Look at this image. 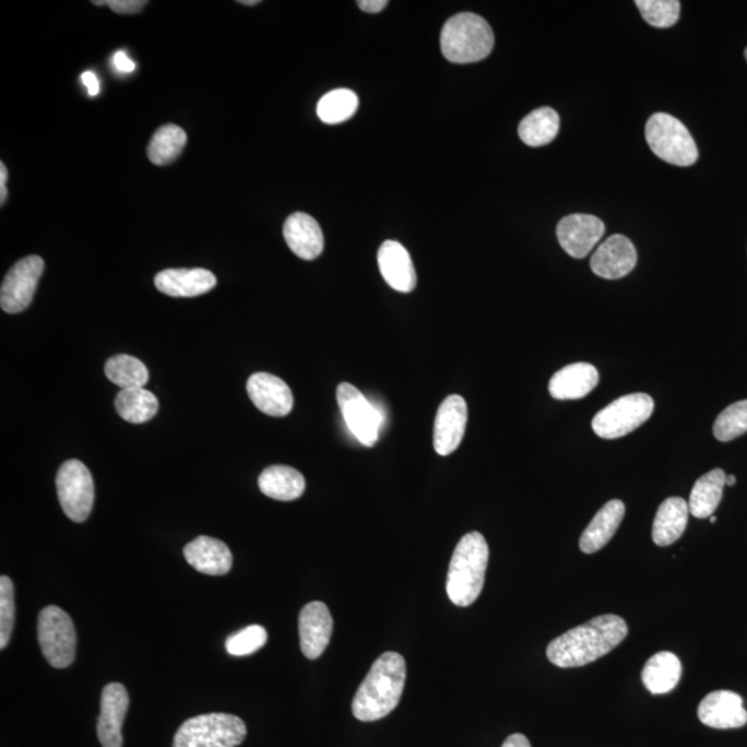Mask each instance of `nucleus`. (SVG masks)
Returning a JSON list of instances; mask_svg holds the SVG:
<instances>
[{
    "label": "nucleus",
    "instance_id": "9d476101",
    "mask_svg": "<svg viewBox=\"0 0 747 747\" xmlns=\"http://www.w3.org/2000/svg\"><path fill=\"white\" fill-rule=\"evenodd\" d=\"M336 402L351 432L366 448H372L383 424L380 410L368 402L359 389L347 382H342L336 388Z\"/></svg>",
    "mask_w": 747,
    "mask_h": 747
},
{
    "label": "nucleus",
    "instance_id": "1a4fd4ad",
    "mask_svg": "<svg viewBox=\"0 0 747 747\" xmlns=\"http://www.w3.org/2000/svg\"><path fill=\"white\" fill-rule=\"evenodd\" d=\"M56 486L66 515L71 521L85 522L95 502V482L90 469L80 460L66 461L57 474Z\"/></svg>",
    "mask_w": 747,
    "mask_h": 747
},
{
    "label": "nucleus",
    "instance_id": "a18cd8bd",
    "mask_svg": "<svg viewBox=\"0 0 747 747\" xmlns=\"http://www.w3.org/2000/svg\"><path fill=\"white\" fill-rule=\"evenodd\" d=\"M241 4H247V7H253V4H258L259 0H240Z\"/></svg>",
    "mask_w": 747,
    "mask_h": 747
},
{
    "label": "nucleus",
    "instance_id": "9b49d317",
    "mask_svg": "<svg viewBox=\"0 0 747 747\" xmlns=\"http://www.w3.org/2000/svg\"><path fill=\"white\" fill-rule=\"evenodd\" d=\"M45 262L38 256L21 259L9 270L0 288V306L7 313H20L33 303Z\"/></svg>",
    "mask_w": 747,
    "mask_h": 747
},
{
    "label": "nucleus",
    "instance_id": "f3484780",
    "mask_svg": "<svg viewBox=\"0 0 747 747\" xmlns=\"http://www.w3.org/2000/svg\"><path fill=\"white\" fill-rule=\"evenodd\" d=\"M129 708V695L122 684L106 685L102 693V713L97 736L103 747H122V725Z\"/></svg>",
    "mask_w": 747,
    "mask_h": 747
},
{
    "label": "nucleus",
    "instance_id": "a878e982",
    "mask_svg": "<svg viewBox=\"0 0 747 747\" xmlns=\"http://www.w3.org/2000/svg\"><path fill=\"white\" fill-rule=\"evenodd\" d=\"M264 496L278 501H294L304 495L306 482L299 471L287 465H272L258 479Z\"/></svg>",
    "mask_w": 747,
    "mask_h": 747
},
{
    "label": "nucleus",
    "instance_id": "c85d7f7f",
    "mask_svg": "<svg viewBox=\"0 0 747 747\" xmlns=\"http://www.w3.org/2000/svg\"><path fill=\"white\" fill-rule=\"evenodd\" d=\"M158 399L144 388L122 389L117 394L116 410L119 417L131 424H144L157 415Z\"/></svg>",
    "mask_w": 747,
    "mask_h": 747
},
{
    "label": "nucleus",
    "instance_id": "e433bc0d",
    "mask_svg": "<svg viewBox=\"0 0 747 747\" xmlns=\"http://www.w3.org/2000/svg\"><path fill=\"white\" fill-rule=\"evenodd\" d=\"M15 602L13 581L8 576L0 578V648L8 647L14 629Z\"/></svg>",
    "mask_w": 747,
    "mask_h": 747
},
{
    "label": "nucleus",
    "instance_id": "bb28decb",
    "mask_svg": "<svg viewBox=\"0 0 747 747\" xmlns=\"http://www.w3.org/2000/svg\"><path fill=\"white\" fill-rule=\"evenodd\" d=\"M683 666L672 652L663 651L653 655L642 671V683L653 695L672 692L681 678Z\"/></svg>",
    "mask_w": 747,
    "mask_h": 747
},
{
    "label": "nucleus",
    "instance_id": "a19ab883",
    "mask_svg": "<svg viewBox=\"0 0 747 747\" xmlns=\"http://www.w3.org/2000/svg\"><path fill=\"white\" fill-rule=\"evenodd\" d=\"M363 12L367 13H380L383 9L388 7L387 0H360L357 2Z\"/></svg>",
    "mask_w": 747,
    "mask_h": 747
},
{
    "label": "nucleus",
    "instance_id": "f8f14e48",
    "mask_svg": "<svg viewBox=\"0 0 747 747\" xmlns=\"http://www.w3.org/2000/svg\"><path fill=\"white\" fill-rule=\"evenodd\" d=\"M469 406L460 394H450L440 404L435 418L434 448L439 455L454 453L463 442Z\"/></svg>",
    "mask_w": 747,
    "mask_h": 747
},
{
    "label": "nucleus",
    "instance_id": "aec40b11",
    "mask_svg": "<svg viewBox=\"0 0 747 747\" xmlns=\"http://www.w3.org/2000/svg\"><path fill=\"white\" fill-rule=\"evenodd\" d=\"M378 266L389 287L399 293L408 294L417 287L412 257L406 248L398 241H386L378 251Z\"/></svg>",
    "mask_w": 747,
    "mask_h": 747
},
{
    "label": "nucleus",
    "instance_id": "c756f323",
    "mask_svg": "<svg viewBox=\"0 0 747 747\" xmlns=\"http://www.w3.org/2000/svg\"><path fill=\"white\" fill-rule=\"evenodd\" d=\"M559 132L558 112L549 107L537 108L522 119L518 133L522 142L531 147L552 143Z\"/></svg>",
    "mask_w": 747,
    "mask_h": 747
},
{
    "label": "nucleus",
    "instance_id": "ea45409f",
    "mask_svg": "<svg viewBox=\"0 0 747 747\" xmlns=\"http://www.w3.org/2000/svg\"><path fill=\"white\" fill-rule=\"evenodd\" d=\"M81 81L83 85L87 87V93H90V96L93 97L98 95V92H100V82H98V78L96 76L95 72H83L81 75Z\"/></svg>",
    "mask_w": 747,
    "mask_h": 747
},
{
    "label": "nucleus",
    "instance_id": "dca6fc26",
    "mask_svg": "<svg viewBox=\"0 0 747 747\" xmlns=\"http://www.w3.org/2000/svg\"><path fill=\"white\" fill-rule=\"evenodd\" d=\"M334 621L323 602L315 601L304 606L299 615L300 650L310 661L323 655L329 647Z\"/></svg>",
    "mask_w": 747,
    "mask_h": 747
},
{
    "label": "nucleus",
    "instance_id": "f704fd0d",
    "mask_svg": "<svg viewBox=\"0 0 747 747\" xmlns=\"http://www.w3.org/2000/svg\"><path fill=\"white\" fill-rule=\"evenodd\" d=\"M643 20L655 28H671L679 19L681 4L677 0H637Z\"/></svg>",
    "mask_w": 747,
    "mask_h": 747
},
{
    "label": "nucleus",
    "instance_id": "c9c22d12",
    "mask_svg": "<svg viewBox=\"0 0 747 747\" xmlns=\"http://www.w3.org/2000/svg\"><path fill=\"white\" fill-rule=\"evenodd\" d=\"M268 632L262 626L253 625L227 638L226 650L233 656H248L264 647Z\"/></svg>",
    "mask_w": 747,
    "mask_h": 747
},
{
    "label": "nucleus",
    "instance_id": "6ab92c4d",
    "mask_svg": "<svg viewBox=\"0 0 747 747\" xmlns=\"http://www.w3.org/2000/svg\"><path fill=\"white\" fill-rule=\"evenodd\" d=\"M699 720L718 730L740 728L747 724V712L740 695L715 691L704 697L698 709Z\"/></svg>",
    "mask_w": 747,
    "mask_h": 747
},
{
    "label": "nucleus",
    "instance_id": "09e8293b",
    "mask_svg": "<svg viewBox=\"0 0 747 747\" xmlns=\"http://www.w3.org/2000/svg\"><path fill=\"white\" fill-rule=\"evenodd\" d=\"M745 59H746V61H747V48H746V50H745Z\"/></svg>",
    "mask_w": 747,
    "mask_h": 747
},
{
    "label": "nucleus",
    "instance_id": "de8ad7c7",
    "mask_svg": "<svg viewBox=\"0 0 747 747\" xmlns=\"http://www.w3.org/2000/svg\"><path fill=\"white\" fill-rule=\"evenodd\" d=\"M718 522V518L715 517H710V523H715Z\"/></svg>",
    "mask_w": 747,
    "mask_h": 747
},
{
    "label": "nucleus",
    "instance_id": "4be33fe9",
    "mask_svg": "<svg viewBox=\"0 0 747 747\" xmlns=\"http://www.w3.org/2000/svg\"><path fill=\"white\" fill-rule=\"evenodd\" d=\"M600 382L598 370L590 363L560 368L549 381V393L557 401H578L593 392Z\"/></svg>",
    "mask_w": 747,
    "mask_h": 747
},
{
    "label": "nucleus",
    "instance_id": "37998d69",
    "mask_svg": "<svg viewBox=\"0 0 747 747\" xmlns=\"http://www.w3.org/2000/svg\"><path fill=\"white\" fill-rule=\"evenodd\" d=\"M7 183H8V169L4 164H0V204H4V201L8 199V189H7Z\"/></svg>",
    "mask_w": 747,
    "mask_h": 747
},
{
    "label": "nucleus",
    "instance_id": "b1692460",
    "mask_svg": "<svg viewBox=\"0 0 747 747\" xmlns=\"http://www.w3.org/2000/svg\"><path fill=\"white\" fill-rule=\"evenodd\" d=\"M625 502L612 500L601 508L581 534L579 546L584 554L598 553L608 544L625 518Z\"/></svg>",
    "mask_w": 747,
    "mask_h": 747
},
{
    "label": "nucleus",
    "instance_id": "c03bdc74",
    "mask_svg": "<svg viewBox=\"0 0 747 747\" xmlns=\"http://www.w3.org/2000/svg\"><path fill=\"white\" fill-rule=\"evenodd\" d=\"M736 477L734 475L726 476L725 486H735Z\"/></svg>",
    "mask_w": 747,
    "mask_h": 747
},
{
    "label": "nucleus",
    "instance_id": "f257e3e1",
    "mask_svg": "<svg viewBox=\"0 0 747 747\" xmlns=\"http://www.w3.org/2000/svg\"><path fill=\"white\" fill-rule=\"evenodd\" d=\"M627 635L629 627L620 616L594 617L549 642L547 657L562 668L588 666L619 647Z\"/></svg>",
    "mask_w": 747,
    "mask_h": 747
},
{
    "label": "nucleus",
    "instance_id": "393cba45",
    "mask_svg": "<svg viewBox=\"0 0 747 747\" xmlns=\"http://www.w3.org/2000/svg\"><path fill=\"white\" fill-rule=\"evenodd\" d=\"M689 507L681 497H668L657 508L652 538L659 547H668L683 536L688 525Z\"/></svg>",
    "mask_w": 747,
    "mask_h": 747
},
{
    "label": "nucleus",
    "instance_id": "6e6552de",
    "mask_svg": "<svg viewBox=\"0 0 747 747\" xmlns=\"http://www.w3.org/2000/svg\"><path fill=\"white\" fill-rule=\"evenodd\" d=\"M38 641L50 666L66 668L75 661L76 632L66 610L50 605L38 617Z\"/></svg>",
    "mask_w": 747,
    "mask_h": 747
},
{
    "label": "nucleus",
    "instance_id": "79ce46f5",
    "mask_svg": "<svg viewBox=\"0 0 747 747\" xmlns=\"http://www.w3.org/2000/svg\"><path fill=\"white\" fill-rule=\"evenodd\" d=\"M501 747H532V745L525 735L512 734L508 736Z\"/></svg>",
    "mask_w": 747,
    "mask_h": 747
},
{
    "label": "nucleus",
    "instance_id": "412c9836",
    "mask_svg": "<svg viewBox=\"0 0 747 747\" xmlns=\"http://www.w3.org/2000/svg\"><path fill=\"white\" fill-rule=\"evenodd\" d=\"M284 238L295 256L304 261H313L324 249V236L315 217L303 212L288 216L284 223Z\"/></svg>",
    "mask_w": 747,
    "mask_h": 747
},
{
    "label": "nucleus",
    "instance_id": "49530a36",
    "mask_svg": "<svg viewBox=\"0 0 747 747\" xmlns=\"http://www.w3.org/2000/svg\"><path fill=\"white\" fill-rule=\"evenodd\" d=\"M92 3L96 4V7H104V4H106V7H107L108 0H100V2H98V0H96V2H92Z\"/></svg>",
    "mask_w": 747,
    "mask_h": 747
},
{
    "label": "nucleus",
    "instance_id": "7c9ffc66",
    "mask_svg": "<svg viewBox=\"0 0 747 747\" xmlns=\"http://www.w3.org/2000/svg\"><path fill=\"white\" fill-rule=\"evenodd\" d=\"M187 143V134L178 124H164L149 144V159L154 165H168L179 158Z\"/></svg>",
    "mask_w": 747,
    "mask_h": 747
},
{
    "label": "nucleus",
    "instance_id": "cd10ccee",
    "mask_svg": "<svg viewBox=\"0 0 747 747\" xmlns=\"http://www.w3.org/2000/svg\"><path fill=\"white\" fill-rule=\"evenodd\" d=\"M726 475L723 470H713L699 477L693 485L691 497H689V512L695 518L706 519L713 517L715 510L723 498Z\"/></svg>",
    "mask_w": 747,
    "mask_h": 747
},
{
    "label": "nucleus",
    "instance_id": "20e7f679",
    "mask_svg": "<svg viewBox=\"0 0 747 747\" xmlns=\"http://www.w3.org/2000/svg\"><path fill=\"white\" fill-rule=\"evenodd\" d=\"M442 54L455 64L486 59L495 48V34L481 15L461 13L448 20L440 35Z\"/></svg>",
    "mask_w": 747,
    "mask_h": 747
},
{
    "label": "nucleus",
    "instance_id": "f03ea898",
    "mask_svg": "<svg viewBox=\"0 0 747 747\" xmlns=\"http://www.w3.org/2000/svg\"><path fill=\"white\" fill-rule=\"evenodd\" d=\"M406 661L396 652H386L374 662L352 703L353 715L370 723L391 714L406 685Z\"/></svg>",
    "mask_w": 747,
    "mask_h": 747
},
{
    "label": "nucleus",
    "instance_id": "5701e85b",
    "mask_svg": "<svg viewBox=\"0 0 747 747\" xmlns=\"http://www.w3.org/2000/svg\"><path fill=\"white\" fill-rule=\"evenodd\" d=\"M185 558L197 572L208 576H223L230 572L233 555L221 540L200 536L187 544Z\"/></svg>",
    "mask_w": 747,
    "mask_h": 747
},
{
    "label": "nucleus",
    "instance_id": "423d86ee",
    "mask_svg": "<svg viewBox=\"0 0 747 747\" xmlns=\"http://www.w3.org/2000/svg\"><path fill=\"white\" fill-rule=\"evenodd\" d=\"M648 145L659 158L677 166L697 163V143L685 124L668 114L657 112L648 119L645 127Z\"/></svg>",
    "mask_w": 747,
    "mask_h": 747
},
{
    "label": "nucleus",
    "instance_id": "a211bd4d",
    "mask_svg": "<svg viewBox=\"0 0 747 747\" xmlns=\"http://www.w3.org/2000/svg\"><path fill=\"white\" fill-rule=\"evenodd\" d=\"M215 274L205 269H166L154 278L161 294L173 298H194L216 287Z\"/></svg>",
    "mask_w": 747,
    "mask_h": 747
},
{
    "label": "nucleus",
    "instance_id": "39448f33",
    "mask_svg": "<svg viewBox=\"0 0 747 747\" xmlns=\"http://www.w3.org/2000/svg\"><path fill=\"white\" fill-rule=\"evenodd\" d=\"M246 736L247 726L236 715L202 714L181 724L174 747H237Z\"/></svg>",
    "mask_w": 747,
    "mask_h": 747
},
{
    "label": "nucleus",
    "instance_id": "72a5a7b5",
    "mask_svg": "<svg viewBox=\"0 0 747 747\" xmlns=\"http://www.w3.org/2000/svg\"><path fill=\"white\" fill-rule=\"evenodd\" d=\"M713 432L720 442H731L747 432V401L726 407L715 419Z\"/></svg>",
    "mask_w": 747,
    "mask_h": 747
},
{
    "label": "nucleus",
    "instance_id": "4468645a",
    "mask_svg": "<svg viewBox=\"0 0 747 747\" xmlns=\"http://www.w3.org/2000/svg\"><path fill=\"white\" fill-rule=\"evenodd\" d=\"M247 392L259 412L270 417H285L294 407V394L282 378L269 372H256L249 377Z\"/></svg>",
    "mask_w": 747,
    "mask_h": 747
},
{
    "label": "nucleus",
    "instance_id": "473e14b6",
    "mask_svg": "<svg viewBox=\"0 0 747 747\" xmlns=\"http://www.w3.org/2000/svg\"><path fill=\"white\" fill-rule=\"evenodd\" d=\"M359 108V97L349 90L327 93L318 104V116L324 123L335 124L347 121Z\"/></svg>",
    "mask_w": 747,
    "mask_h": 747
},
{
    "label": "nucleus",
    "instance_id": "2f4dec72",
    "mask_svg": "<svg viewBox=\"0 0 747 747\" xmlns=\"http://www.w3.org/2000/svg\"><path fill=\"white\" fill-rule=\"evenodd\" d=\"M108 380L121 389L144 388L150 380L149 368L131 355H117L104 367Z\"/></svg>",
    "mask_w": 747,
    "mask_h": 747
},
{
    "label": "nucleus",
    "instance_id": "7ed1b4c3",
    "mask_svg": "<svg viewBox=\"0 0 747 747\" xmlns=\"http://www.w3.org/2000/svg\"><path fill=\"white\" fill-rule=\"evenodd\" d=\"M489 564V546L481 533L471 532L460 540L450 560L446 590L454 605L466 608L479 598Z\"/></svg>",
    "mask_w": 747,
    "mask_h": 747
},
{
    "label": "nucleus",
    "instance_id": "ddd939ff",
    "mask_svg": "<svg viewBox=\"0 0 747 747\" xmlns=\"http://www.w3.org/2000/svg\"><path fill=\"white\" fill-rule=\"evenodd\" d=\"M604 235V222L593 215H569L557 227L560 247L576 259L588 257Z\"/></svg>",
    "mask_w": 747,
    "mask_h": 747
},
{
    "label": "nucleus",
    "instance_id": "0eeeda50",
    "mask_svg": "<svg viewBox=\"0 0 747 747\" xmlns=\"http://www.w3.org/2000/svg\"><path fill=\"white\" fill-rule=\"evenodd\" d=\"M653 410H655V402L650 394H625L596 413L593 419V430L602 439L622 438L647 423Z\"/></svg>",
    "mask_w": 747,
    "mask_h": 747
},
{
    "label": "nucleus",
    "instance_id": "4c0bfd02",
    "mask_svg": "<svg viewBox=\"0 0 747 747\" xmlns=\"http://www.w3.org/2000/svg\"><path fill=\"white\" fill-rule=\"evenodd\" d=\"M145 4V0H108L107 7L118 14H134L142 12Z\"/></svg>",
    "mask_w": 747,
    "mask_h": 747
},
{
    "label": "nucleus",
    "instance_id": "58836bf2",
    "mask_svg": "<svg viewBox=\"0 0 747 747\" xmlns=\"http://www.w3.org/2000/svg\"><path fill=\"white\" fill-rule=\"evenodd\" d=\"M112 64L116 67V70L123 72V74H131V72L137 70V64H134L133 60L129 59V56L124 54V51H117V54L114 55Z\"/></svg>",
    "mask_w": 747,
    "mask_h": 747
},
{
    "label": "nucleus",
    "instance_id": "2eb2a0df",
    "mask_svg": "<svg viewBox=\"0 0 747 747\" xmlns=\"http://www.w3.org/2000/svg\"><path fill=\"white\" fill-rule=\"evenodd\" d=\"M590 264L591 270L598 277L606 280L626 277L637 264L635 244L621 235L610 236L596 248Z\"/></svg>",
    "mask_w": 747,
    "mask_h": 747
}]
</instances>
